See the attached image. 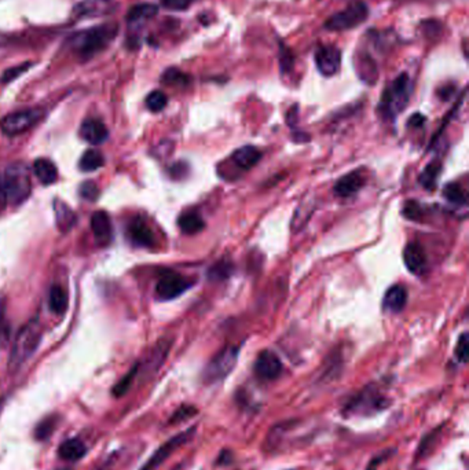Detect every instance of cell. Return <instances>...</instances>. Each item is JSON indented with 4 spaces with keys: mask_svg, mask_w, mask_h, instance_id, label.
I'll use <instances>...</instances> for the list:
<instances>
[{
    "mask_svg": "<svg viewBox=\"0 0 469 470\" xmlns=\"http://www.w3.org/2000/svg\"><path fill=\"white\" fill-rule=\"evenodd\" d=\"M254 371L256 378L261 381H274L282 374V362L274 352L266 349L258 355L254 364Z\"/></svg>",
    "mask_w": 469,
    "mask_h": 470,
    "instance_id": "cell-12",
    "label": "cell"
},
{
    "mask_svg": "<svg viewBox=\"0 0 469 470\" xmlns=\"http://www.w3.org/2000/svg\"><path fill=\"white\" fill-rule=\"evenodd\" d=\"M197 414V408L193 407V406H187V404H183L180 406L171 417V423H179L182 421H186L191 417H194Z\"/></svg>",
    "mask_w": 469,
    "mask_h": 470,
    "instance_id": "cell-39",
    "label": "cell"
},
{
    "mask_svg": "<svg viewBox=\"0 0 469 470\" xmlns=\"http://www.w3.org/2000/svg\"><path fill=\"white\" fill-rule=\"evenodd\" d=\"M87 454V445L77 437L65 440L60 448H58V455L60 458L68 460V462H76L84 458Z\"/></svg>",
    "mask_w": 469,
    "mask_h": 470,
    "instance_id": "cell-23",
    "label": "cell"
},
{
    "mask_svg": "<svg viewBox=\"0 0 469 470\" xmlns=\"http://www.w3.org/2000/svg\"><path fill=\"white\" fill-rule=\"evenodd\" d=\"M234 273V264L228 259H221L212 264L208 270V280L211 282H221L228 280Z\"/></svg>",
    "mask_w": 469,
    "mask_h": 470,
    "instance_id": "cell-30",
    "label": "cell"
},
{
    "mask_svg": "<svg viewBox=\"0 0 469 470\" xmlns=\"http://www.w3.org/2000/svg\"><path fill=\"white\" fill-rule=\"evenodd\" d=\"M394 451H391V449H388V451H385V452H383V454H380L378 456H376V458H373L372 460H370V463L368 465V467L365 469V470H376L377 467H378V465H381L385 459H388L389 458V455L392 454Z\"/></svg>",
    "mask_w": 469,
    "mask_h": 470,
    "instance_id": "cell-44",
    "label": "cell"
},
{
    "mask_svg": "<svg viewBox=\"0 0 469 470\" xmlns=\"http://www.w3.org/2000/svg\"><path fill=\"white\" fill-rule=\"evenodd\" d=\"M164 84L168 86H178V87H184L189 84V76L184 75L183 72H180L176 68H169L164 72L163 77H161Z\"/></svg>",
    "mask_w": 469,
    "mask_h": 470,
    "instance_id": "cell-33",
    "label": "cell"
},
{
    "mask_svg": "<svg viewBox=\"0 0 469 470\" xmlns=\"http://www.w3.org/2000/svg\"><path fill=\"white\" fill-rule=\"evenodd\" d=\"M58 423V418L56 415L46 417L35 429V436L38 440H47L51 433L56 430Z\"/></svg>",
    "mask_w": 469,
    "mask_h": 470,
    "instance_id": "cell-34",
    "label": "cell"
},
{
    "mask_svg": "<svg viewBox=\"0 0 469 470\" xmlns=\"http://www.w3.org/2000/svg\"><path fill=\"white\" fill-rule=\"evenodd\" d=\"M389 399L381 393L376 385H368L354 395L343 407V414L348 417H372L389 406Z\"/></svg>",
    "mask_w": 469,
    "mask_h": 470,
    "instance_id": "cell-3",
    "label": "cell"
},
{
    "mask_svg": "<svg viewBox=\"0 0 469 470\" xmlns=\"http://www.w3.org/2000/svg\"><path fill=\"white\" fill-rule=\"evenodd\" d=\"M403 262L411 274L422 275L426 270V255L422 245L417 241L409 243L403 251Z\"/></svg>",
    "mask_w": 469,
    "mask_h": 470,
    "instance_id": "cell-15",
    "label": "cell"
},
{
    "mask_svg": "<svg viewBox=\"0 0 469 470\" xmlns=\"http://www.w3.org/2000/svg\"><path fill=\"white\" fill-rule=\"evenodd\" d=\"M424 123H425V117L421 116V114H418V113L414 114V116L409 120V125H410V127H413V125H414V127H420V125H422Z\"/></svg>",
    "mask_w": 469,
    "mask_h": 470,
    "instance_id": "cell-49",
    "label": "cell"
},
{
    "mask_svg": "<svg viewBox=\"0 0 469 470\" xmlns=\"http://www.w3.org/2000/svg\"><path fill=\"white\" fill-rule=\"evenodd\" d=\"M191 286L193 282H190L183 275L173 271H167L165 274H163L156 285V295L160 300L168 301L179 297Z\"/></svg>",
    "mask_w": 469,
    "mask_h": 470,
    "instance_id": "cell-10",
    "label": "cell"
},
{
    "mask_svg": "<svg viewBox=\"0 0 469 470\" xmlns=\"http://www.w3.org/2000/svg\"><path fill=\"white\" fill-rule=\"evenodd\" d=\"M6 336L5 332V307H3V301L0 300V338Z\"/></svg>",
    "mask_w": 469,
    "mask_h": 470,
    "instance_id": "cell-47",
    "label": "cell"
},
{
    "mask_svg": "<svg viewBox=\"0 0 469 470\" xmlns=\"http://www.w3.org/2000/svg\"><path fill=\"white\" fill-rule=\"evenodd\" d=\"M54 213H56L57 227L60 228V231L61 232L71 231L76 223V214L72 210V208L68 206L64 201L56 199L54 201Z\"/></svg>",
    "mask_w": 469,
    "mask_h": 470,
    "instance_id": "cell-24",
    "label": "cell"
},
{
    "mask_svg": "<svg viewBox=\"0 0 469 470\" xmlns=\"http://www.w3.org/2000/svg\"><path fill=\"white\" fill-rule=\"evenodd\" d=\"M443 198L454 205V206H462V208H466L468 205V195H466V191L465 188L457 183V182H453V183H448L444 188H443Z\"/></svg>",
    "mask_w": 469,
    "mask_h": 470,
    "instance_id": "cell-28",
    "label": "cell"
},
{
    "mask_svg": "<svg viewBox=\"0 0 469 470\" xmlns=\"http://www.w3.org/2000/svg\"><path fill=\"white\" fill-rule=\"evenodd\" d=\"M104 164H105L104 156L98 150L90 149L83 154L80 160V169L83 172H94L99 169L101 166H104Z\"/></svg>",
    "mask_w": 469,
    "mask_h": 470,
    "instance_id": "cell-31",
    "label": "cell"
},
{
    "mask_svg": "<svg viewBox=\"0 0 469 470\" xmlns=\"http://www.w3.org/2000/svg\"><path fill=\"white\" fill-rule=\"evenodd\" d=\"M136 373H138V364L134 366V369L127 375H124V378L115 386V389H113L115 396H121V395H124L130 389V386L132 384V380H134Z\"/></svg>",
    "mask_w": 469,
    "mask_h": 470,
    "instance_id": "cell-40",
    "label": "cell"
},
{
    "mask_svg": "<svg viewBox=\"0 0 469 470\" xmlns=\"http://www.w3.org/2000/svg\"><path fill=\"white\" fill-rule=\"evenodd\" d=\"M341 64V53L336 46L328 45V46H321L315 51V65L317 69L321 75L326 77L335 76Z\"/></svg>",
    "mask_w": 469,
    "mask_h": 470,
    "instance_id": "cell-13",
    "label": "cell"
},
{
    "mask_svg": "<svg viewBox=\"0 0 469 470\" xmlns=\"http://www.w3.org/2000/svg\"><path fill=\"white\" fill-rule=\"evenodd\" d=\"M8 197H6V191H5V186H3V180L2 176H0V213H2L6 206H8Z\"/></svg>",
    "mask_w": 469,
    "mask_h": 470,
    "instance_id": "cell-46",
    "label": "cell"
},
{
    "mask_svg": "<svg viewBox=\"0 0 469 470\" xmlns=\"http://www.w3.org/2000/svg\"><path fill=\"white\" fill-rule=\"evenodd\" d=\"M454 356L459 363H466L469 356V341H468V333H462L461 337L457 341Z\"/></svg>",
    "mask_w": 469,
    "mask_h": 470,
    "instance_id": "cell-36",
    "label": "cell"
},
{
    "mask_svg": "<svg viewBox=\"0 0 469 470\" xmlns=\"http://www.w3.org/2000/svg\"><path fill=\"white\" fill-rule=\"evenodd\" d=\"M195 0H161V5L172 12H184L187 10Z\"/></svg>",
    "mask_w": 469,
    "mask_h": 470,
    "instance_id": "cell-42",
    "label": "cell"
},
{
    "mask_svg": "<svg viewBox=\"0 0 469 470\" xmlns=\"http://www.w3.org/2000/svg\"><path fill=\"white\" fill-rule=\"evenodd\" d=\"M355 69L361 80L366 84H374L378 76V69L374 60L368 53H359L355 57Z\"/></svg>",
    "mask_w": 469,
    "mask_h": 470,
    "instance_id": "cell-20",
    "label": "cell"
},
{
    "mask_svg": "<svg viewBox=\"0 0 469 470\" xmlns=\"http://www.w3.org/2000/svg\"><path fill=\"white\" fill-rule=\"evenodd\" d=\"M60 470H69V469H60Z\"/></svg>",
    "mask_w": 469,
    "mask_h": 470,
    "instance_id": "cell-51",
    "label": "cell"
},
{
    "mask_svg": "<svg viewBox=\"0 0 469 470\" xmlns=\"http://www.w3.org/2000/svg\"><path fill=\"white\" fill-rule=\"evenodd\" d=\"M240 356V347L239 345H228L224 347L220 352H217L209 363L205 366L202 373V380L205 384H216L223 381L227 375L236 367Z\"/></svg>",
    "mask_w": 469,
    "mask_h": 470,
    "instance_id": "cell-6",
    "label": "cell"
},
{
    "mask_svg": "<svg viewBox=\"0 0 469 470\" xmlns=\"http://www.w3.org/2000/svg\"><path fill=\"white\" fill-rule=\"evenodd\" d=\"M119 8L116 0H83L73 8L72 17L75 20L99 18L113 14Z\"/></svg>",
    "mask_w": 469,
    "mask_h": 470,
    "instance_id": "cell-11",
    "label": "cell"
},
{
    "mask_svg": "<svg viewBox=\"0 0 469 470\" xmlns=\"http://www.w3.org/2000/svg\"><path fill=\"white\" fill-rule=\"evenodd\" d=\"M169 343L168 341H160L158 344H156V347L150 351V354L147 355V358L145 359L143 367L145 371L147 374H153L158 370V367L163 364V362L165 360L168 351H169Z\"/></svg>",
    "mask_w": 469,
    "mask_h": 470,
    "instance_id": "cell-25",
    "label": "cell"
},
{
    "mask_svg": "<svg viewBox=\"0 0 469 470\" xmlns=\"http://www.w3.org/2000/svg\"><path fill=\"white\" fill-rule=\"evenodd\" d=\"M167 103L168 98L163 91H153L146 98V108L153 113L161 112L167 106Z\"/></svg>",
    "mask_w": 469,
    "mask_h": 470,
    "instance_id": "cell-35",
    "label": "cell"
},
{
    "mask_svg": "<svg viewBox=\"0 0 469 470\" xmlns=\"http://www.w3.org/2000/svg\"><path fill=\"white\" fill-rule=\"evenodd\" d=\"M293 65H295V55L292 54V51L281 45V51H280V66H281V72L282 73H289L292 72L293 69Z\"/></svg>",
    "mask_w": 469,
    "mask_h": 470,
    "instance_id": "cell-37",
    "label": "cell"
},
{
    "mask_svg": "<svg viewBox=\"0 0 469 470\" xmlns=\"http://www.w3.org/2000/svg\"><path fill=\"white\" fill-rule=\"evenodd\" d=\"M262 158V153L255 146H244L236 150L231 156V161L236 164L237 168L243 171H248L254 168Z\"/></svg>",
    "mask_w": 469,
    "mask_h": 470,
    "instance_id": "cell-22",
    "label": "cell"
},
{
    "mask_svg": "<svg viewBox=\"0 0 469 470\" xmlns=\"http://www.w3.org/2000/svg\"><path fill=\"white\" fill-rule=\"evenodd\" d=\"M158 8L152 3H139L132 6L127 14V24L130 28H139L145 25L149 20L157 16Z\"/></svg>",
    "mask_w": 469,
    "mask_h": 470,
    "instance_id": "cell-19",
    "label": "cell"
},
{
    "mask_svg": "<svg viewBox=\"0 0 469 470\" xmlns=\"http://www.w3.org/2000/svg\"><path fill=\"white\" fill-rule=\"evenodd\" d=\"M366 184V175L361 169H355L344 176H341L335 187L333 191L340 198H350L355 195L363 186Z\"/></svg>",
    "mask_w": 469,
    "mask_h": 470,
    "instance_id": "cell-14",
    "label": "cell"
},
{
    "mask_svg": "<svg viewBox=\"0 0 469 470\" xmlns=\"http://www.w3.org/2000/svg\"><path fill=\"white\" fill-rule=\"evenodd\" d=\"M195 433V428L191 426L187 430H183L173 437H171L168 441H165L161 447L157 448V451L147 459V462L139 469V470H154L157 469L164 460H167L179 447L186 444L187 441L191 440L193 434Z\"/></svg>",
    "mask_w": 469,
    "mask_h": 470,
    "instance_id": "cell-9",
    "label": "cell"
},
{
    "mask_svg": "<svg viewBox=\"0 0 469 470\" xmlns=\"http://www.w3.org/2000/svg\"><path fill=\"white\" fill-rule=\"evenodd\" d=\"M187 169H189V168H187L186 164H183V162L175 164V165L171 168V176L175 177V179H180V177H183L182 173L187 172Z\"/></svg>",
    "mask_w": 469,
    "mask_h": 470,
    "instance_id": "cell-45",
    "label": "cell"
},
{
    "mask_svg": "<svg viewBox=\"0 0 469 470\" xmlns=\"http://www.w3.org/2000/svg\"><path fill=\"white\" fill-rule=\"evenodd\" d=\"M440 173H442V164L439 161H432L420 173L418 182L424 188L432 191L437 184V179Z\"/></svg>",
    "mask_w": 469,
    "mask_h": 470,
    "instance_id": "cell-29",
    "label": "cell"
},
{
    "mask_svg": "<svg viewBox=\"0 0 469 470\" xmlns=\"http://www.w3.org/2000/svg\"><path fill=\"white\" fill-rule=\"evenodd\" d=\"M50 308L54 314H64L68 308V296L65 290L56 285L50 290Z\"/></svg>",
    "mask_w": 469,
    "mask_h": 470,
    "instance_id": "cell-32",
    "label": "cell"
},
{
    "mask_svg": "<svg viewBox=\"0 0 469 470\" xmlns=\"http://www.w3.org/2000/svg\"><path fill=\"white\" fill-rule=\"evenodd\" d=\"M178 225L180 228V231L186 235H194L198 234L204 230L205 227V221L204 219L195 213V212H186L182 213L178 219Z\"/></svg>",
    "mask_w": 469,
    "mask_h": 470,
    "instance_id": "cell-27",
    "label": "cell"
},
{
    "mask_svg": "<svg viewBox=\"0 0 469 470\" xmlns=\"http://www.w3.org/2000/svg\"><path fill=\"white\" fill-rule=\"evenodd\" d=\"M413 92V83L409 75H399L389 87L385 88L378 103V113L385 120H395V117L406 109Z\"/></svg>",
    "mask_w": 469,
    "mask_h": 470,
    "instance_id": "cell-2",
    "label": "cell"
},
{
    "mask_svg": "<svg viewBox=\"0 0 469 470\" xmlns=\"http://www.w3.org/2000/svg\"><path fill=\"white\" fill-rule=\"evenodd\" d=\"M117 34V24H102L75 34L69 38L68 46L79 58L87 61L102 53L116 39Z\"/></svg>",
    "mask_w": 469,
    "mask_h": 470,
    "instance_id": "cell-1",
    "label": "cell"
},
{
    "mask_svg": "<svg viewBox=\"0 0 469 470\" xmlns=\"http://www.w3.org/2000/svg\"><path fill=\"white\" fill-rule=\"evenodd\" d=\"M108 128L105 124L95 119L86 120L80 127V136L90 145L98 146L108 139Z\"/></svg>",
    "mask_w": 469,
    "mask_h": 470,
    "instance_id": "cell-18",
    "label": "cell"
},
{
    "mask_svg": "<svg viewBox=\"0 0 469 470\" xmlns=\"http://www.w3.org/2000/svg\"><path fill=\"white\" fill-rule=\"evenodd\" d=\"M42 340V327L39 322H29L17 334L13 349L9 358V369L12 371L19 370L24 363H27L32 355L36 352Z\"/></svg>",
    "mask_w": 469,
    "mask_h": 470,
    "instance_id": "cell-5",
    "label": "cell"
},
{
    "mask_svg": "<svg viewBox=\"0 0 469 470\" xmlns=\"http://www.w3.org/2000/svg\"><path fill=\"white\" fill-rule=\"evenodd\" d=\"M406 301H407V290L402 285H394L387 290L384 296L383 308L388 312L399 314L406 307Z\"/></svg>",
    "mask_w": 469,
    "mask_h": 470,
    "instance_id": "cell-21",
    "label": "cell"
},
{
    "mask_svg": "<svg viewBox=\"0 0 469 470\" xmlns=\"http://www.w3.org/2000/svg\"><path fill=\"white\" fill-rule=\"evenodd\" d=\"M369 17V8L362 0H354L347 9L339 12L329 17L325 23V28L332 32H343L347 29H354L363 24Z\"/></svg>",
    "mask_w": 469,
    "mask_h": 470,
    "instance_id": "cell-7",
    "label": "cell"
},
{
    "mask_svg": "<svg viewBox=\"0 0 469 470\" xmlns=\"http://www.w3.org/2000/svg\"><path fill=\"white\" fill-rule=\"evenodd\" d=\"M43 116H45V112L40 109L20 110V112L6 116L2 120L0 128H2V131L6 135H10V136L20 135L34 128L43 119Z\"/></svg>",
    "mask_w": 469,
    "mask_h": 470,
    "instance_id": "cell-8",
    "label": "cell"
},
{
    "mask_svg": "<svg viewBox=\"0 0 469 470\" xmlns=\"http://www.w3.org/2000/svg\"><path fill=\"white\" fill-rule=\"evenodd\" d=\"M91 230L94 238L99 247H108L113 237V228L110 217L106 212L98 210L91 216Z\"/></svg>",
    "mask_w": 469,
    "mask_h": 470,
    "instance_id": "cell-16",
    "label": "cell"
},
{
    "mask_svg": "<svg viewBox=\"0 0 469 470\" xmlns=\"http://www.w3.org/2000/svg\"><path fill=\"white\" fill-rule=\"evenodd\" d=\"M80 195L87 201H95L99 195V188L94 182H84L80 186Z\"/></svg>",
    "mask_w": 469,
    "mask_h": 470,
    "instance_id": "cell-43",
    "label": "cell"
},
{
    "mask_svg": "<svg viewBox=\"0 0 469 470\" xmlns=\"http://www.w3.org/2000/svg\"><path fill=\"white\" fill-rule=\"evenodd\" d=\"M31 66H32V64H31V62H27V64H21V65H19V66H13V68L8 69V71L3 73V76H2L3 83H10V82L16 80V79L20 77L23 73H25Z\"/></svg>",
    "mask_w": 469,
    "mask_h": 470,
    "instance_id": "cell-41",
    "label": "cell"
},
{
    "mask_svg": "<svg viewBox=\"0 0 469 470\" xmlns=\"http://www.w3.org/2000/svg\"><path fill=\"white\" fill-rule=\"evenodd\" d=\"M231 462V452L228 451V449H224V451H221V454H220V456L217 458V465H227V463H230Z\"/></svg>",
    "mask_w": 469,
    "mask_h": 470,
    "instance_id": "cell-48",
    "label": "cell"
},
{
    "mask_svg": "<svg viewBox=\"0 0 469 470\" xmlns=\"http://www.w3.org/2000/svg\"><path fill=\"white\" fill-rule=\"evenodd\" d=\"M34 172H35L36 177L46 186L53 184L58 177L57 166L54 165L53 161H50L47 158L36 160L34 164Z\"/></svg>",
    "mask_w": 469,
    "mask_h": 470,
    "instance_id": "cell-26",
    "label": "cell"
},
{
    "mask_svg": "<svg viewBox=\"0 0 469 470\" xmlns=\"http://www.w3.org/2000/svg\"><path fill=\"white\" fill-rule=\"evenodd\" d=\"M8 43V38L5 35H0V47L5 46Z\"/></svg>",
    "mask_w": 469,
    "mask_h": 470,
    "instance_id": "cell-50",
    "label": "cell"
},
{
    "mask_svg": "<svg viewBox=\"0 0 469 470\" xmlns=\"http://www.w3.org/2000/svg\"><path fill=\"white\" fill-rule=\"evenodd\" d=\"M402 212H403L402 214H403L406 219H409V220H416V221L421 220V217H422V214H424V209H422V206H421L417 201H407V202L405 203V208H403Z\"/></svg>",
    "mask_w": 469,
    "mask_h": 470,
    "instance_id": "cell-38",
    "label": "cell"
},
{
    "mask_svg": "<svg viewBox=\"0 0 469 470\" xmlns=\"http://www.w3.org/2000/svg\"><path fill=\"white\" fill-rule=\"evenodd\" d=\"M288 470H293V469H288Z\"/></svg>",
    "mask_w": 469,
    "mask_h": 470,
    "instance_id": "cell-52",
    "label": "cell"
},
{
    "mask_svg": "<svg viewBox=\"0 0 469 470\" xmlns=\"http://www.w3.org/2000/svg\"><path fill=\"white\" fill-rule=\"evenodd\" d=\"M128 237L131 243L141 248H152L154 245V234L145 220L136 217L128 227Z\"/></svg>",
    "mask_w": 469,
    "mask_h": 470,
    "instance_id": "cell-17",
    "label": "cell"
},
{
    "mask_svg": "<svg viewBox=\"0 0 469 470\" xmlns=\"http://www.w3.org/2000/svg\"><path fill=\"white\" fill-rule=\"evenodd\" d=\"M8 202L19 206L24 203L32 193V180L27 164L21 161L12 162L8 165L2 177Z\"/></svg>",
    "mask_w": 469,
    "mask_h": 470,
    "instance_id": "cell-4",
    "label": "cell"
}]
</instances>
